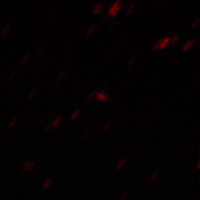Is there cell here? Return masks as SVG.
I'll return each instance as SVG.
<instances>
[{"label":"cell","mask_w":200,"mask_h":200,"mask_svg":"<svg viewBox=\"0 0 200 200\" xmlns=\"http://www.w3.org/2000/svg\"><path fill=\"white\" fill-rule=\"evenodd\" d=\"M120 8H121V1L120 0H116V1H113L112 3H111V6H110L109 10H108V15H109V17H116L117 15H118V12L120 11Z\"/></svg>","instance_id":"cell-1"},{"label":"cell","mask_w":200,"mask_h":200,"mask_svg":"<svg viewBox=\"0 0 200 200\" xmlns=\"http://www.w3.org/2000/svg\"><path fill=\"white\" fill-rule=\"evenodd\" d=\"M169 41H170V36H167L164 38H160L157 40V42H155V45L152 46V50L156 49H164L167 46H169Z\"/></svg>","instance_id":"cell-2"},{"label":"cell","mask_w":200,"mask_h":200,"mask_svg":"<svg viewBox=\"0 0 200 200\" xmlns=\"http://www.w3.org/2000/svg\"><path fill=\"white\" fill-rule=\"evenodd\" d=\"M198 40V37L196 36V37H193L192 39H189L185 45H183V47H182V49H181V52H186V51H188L189 49H191L192 48V46L196 44V41Z\"/></svg>","instance_id":"cell-3"},{"label":"cell","mask_w":200,"mask_h":200,"mask_svg":"<svg viewBox=\"0 0 200 200\" xmlns=\"http://www.w3.org/2000/svg\"><path fill=\"white\" fill-rule=\"evenodd\" d=\"M96 98L99 100V101H109L110 100L109 96H108L105 91H102V90L97 91V93H96Z\"/></svg>","instance_id":"cell-4"},{"label":"cell","mask_w":200,"mask_h":200,"mask_svg":"<svg viewBox=\"0 0 200 200\" xmlns=\"http://www.w3.org/2000/svg\"><path fill=\"white\" fill-rule=\"evenodd\" d=\"M36 166V161L35 160H28L26 161L23 166H22V170L23 171H30V170H32L34 169V167Z\"/></svg>","instance_id":"cell-5"},{"label":"cell","mask_w":200,"mask_h":200,"mask_svg":"<svg viewBox=\"0 0 200 200\" xmlns=\"http://www.w3.org/2000/svg\"><path fill=\"white\" fill-rule=\"evenodd\" d=\"M103 6H105V3H103L102 1H98V2L93 6V8H92V13H93V15H98L100 11L102 10Z\"/></svg>","instance_id":"cell-6"},{"label":"cell","mask_w":200,"mask_h":200,"mask_svg":"<svg viewBox=\"0 0 200 200\" xmlns=\"http://www.w3.org/2000/svg\"><path fill=\"white\" fill-rule=\"evenodd\" d=\"M61 121H62V116H61V115H58V116L54 119V121L51 122V128H58L61 125Z\"/></svg>","instance_id":"cell-7"},{"label":"cell","mask_w":200,"mask_h":200,"mask_svg":"<svg viewBox=\"0 0 200 200\" xmlns=\"http://www.w3.org/2000/svg\"><path fill=\"white\" fill-rule=\"evenodd\" d=\"M180 41V36H179V34H174L172 37H170V41H169V46H176L178 42Z\"/></svg>","instance_id":"cell-8"},{"label":"cell","mask_w":200,"mask_h":200,"mask_svg":"<svg viewBox=\"0 0 200 200\" xmlns=\"http://www.w3.org/2000/svg\"><path fill=\"white\" fill-rule=\"evenodd\" d=\"M97 27H98L97 23H92V25H90L89 27L87 28V30H86V35H87V36H90L91 34L97 29Z\"/></svg>","instance_id":"cell-9"},{"label":"cell","mask_w":200,"mask_h":200,"mask_svg":"<svg viewBox=\"0 0 200 200\" xmlns=\"http://www.w3.org/2000/svg\"><path fill=\"white\" fill-rule=\"evenodd\" d=\"M136 7V2H134V1H130L129 3L127 5V7H126V15H129L132 10H134V8Z\"/></svg>","instance_id":"cell-10"},{"label":"cell","mask_w":200,"mask_h":200,"mask_svg":"<svg viewBox=\"0 0 200 200\" xmlns=\"http://www.w3.org/2000/svg\"><path fill=\"white\" fill-rule=\"evenodd\" d=\"M9 29H10V23H9V22H7V23H6V25L2 27V29L0 30V35H1V36H5V35L8 32V30H9Z\"/></svg>","instance_id":"cell-11"},{"label":"cell","mask_w":200,"mask_h":200,"mask_svg":"<svg viewBox=\"0 0 200 200\" xmlns=\"http://www.w3.org/2000/svg\"><path fill=\"white\" fill-rule=\"evenodd\" d=\"M80 112H81V109H79V108H78V109L74 110L72 113H71L70 118H69V119H70V121H73L74 119H76L77 117H78V116H79V115H80Z\"/></svg>","instance_id":"cell-12"},{"label":"cell","mask_w":200,"mask_h":200,"mask_svg":"<svg viewBox=\"0 0 200 200\" xmlns=\"http://www.w3.org/2000/svg\"><path fill=\"white\" fill-rule=\"evenodd\" d=\"M126 162H127V159H126V158L120 159V160L118 161V164H116V169H118V170H119V169H121V168L125 166V164H126Z\"/></svg>","instance_id":"cell-13"},{"label":"cell","mask_w":200,"mask_h":200,"mask_svg":"<svg viewBox=\"0 0 200 200\" xmlns=\"http://www.w3.org/2000/svg\"><path fill=\"white\" fill-rule=\"evenodd\" d=\"M29 58H30V54H29V52H26L25 55L21 57V59H20V64H25L28 61V60H29Z\"/></svg>","instance_id":"cell-14"},{"label":"cell","mask_w":200,"mask_h":200,"mask_svg":"<svg viewBox=\"0 0 200 200\" xmlns=\"http://www.w3.org/2000/svg\"><path fill=\"white\" fill-rule=\"evenodd\" d=\"M52 180H54V177H49V178H48V179L44 182V185H42V189H47V188H48V187L51 185Z\"/></svg>","instance_id":"cell-15"},{"label":"cell","mask_w":200,"mask_h":200,"mask_svg":"<svg viewBox=\"0 0 200 200\" xmlns=\"http://www.w3.org/2000/svg\"><path fill=\"white\" fill-rule=\"evenodd\" d=\"M159 173H160V171H155V172L152 173L151 176H150V178H149V182H154L157 180V178L159 177Z\"/></svg>","instance_id":"cell-16"},{"label":"cell","mask_w":200,"mask_h":200,"mask_svg":"<svg viewBox=\"0 0 200 200\" xmlns=\"http://www.w3.org/2000/svg\"><path fill=\"white\" fill-rule=\"evenodd\" d=\"M112 123H113V120H112V119H110L109 121H107V123L102 127V131H107V130L112 126Z\"/></svg>","instance_id":"cell-17"},{"label":"cell","mask_w":200,"mask_h":200,"mask_svg":"<svg viewBox=\"0 0 200 200\" xmlns=\"http://www.w3.org/2000/svg\"><path fill=\"white\" fill-rule=\"evenodd\" d=\"M18 120H19V118H18V117H17V116H16V117H13V119H12V120H11V121H10V122H9V125H8V127H9L10 129H11V128L13 127V126H15V125H16V123L18 122Z\"/></svg>","instance_id":"cell-18"},{"label":"cell","mask_w":200,"mask_h":200,"mask_svg":"<svg viewBox=\"0 0 200 200\" xmlns=\"http://www.w3.org/2000/svg\"><path fill=\"white\" fill-rule=\"evenodd\" d=\"M37 89H38L37 87H34L31 90L29 91V93H28V98H32V97L35 96V93L37 92Z\"/></svg>","instance_id":"cell-19"},{"label":"cell","mask_w":200,"mask_h":200,"mask_svg":"<svg viewBox=\"0 0 200 200\" xmlns=\"http://www.w3.org/2000/svg\"><path fill=\"white\" fill-rule=\"evenodd\" d=\"M64 76H66V71H64V70H61V71H60V73L58 74V77H57V79H56V80H57V82H59V81H60V80H61V79L64 78Z\"/></svg>","instance_id":"cell-20"},{"label":"cell","mask_w":200,"mask_h":200,"mask_svg":"<svg viewBox=\"0 0 200 200\" xmlns=\"http://www.w3.org/2000/svg\"><path fill=\"white\" fill-rule=\"evenodd\" d=\"M138 57H139V55H135V56H132L131 57V59L130 60H128V66H130V64H132L135 61H136L137 59H138Z\"/></svg>","instance_id":"cell-21"},{"label":"cell","mask_w":200,"mask_h":200,"mask_svg":"<svg viewBox=\"0 0 200 200\" xmlns=\"http://www.w3.org/2000/svg\"><path fill=\"white\" fill-rule=\"evenodd\" d=\"M45 50H46V47H42L41 49H39V50L37 51V54H36V57H37V58H39V57H41V56H42V54L45 52Z\"/></svg>","instance_id":"cell-22"},{"label":"cell","mask_w":200,"mask_h":200,"mask_svg":"<svg viewBox=\"0 0 200 200\" xmlns=\"http://www.w3.org/2000/svg\"><path fill=\"white\" fill-rule=\"evenodd\" d=\"M96 93H97V90H93L91 91L90 93H89V96H88V98H87V101H90L93 97H96Z\"/></svg>","instance_id":"cell-23"},{"label":"cell","mask_w":200,"mask_h":200,"mask_svg":"<svg viewBox=\"0 0 200 200\" xmlns=\"http://www.w3.org/2000/svg\"><path fill=\"white\" fill-rule=\"evenodd\" d=\"M17 71H18V68H15L13 70H11V72H10L9 77H8V79H9V80H11V79H12V77H13V76H15V74L17 73Z\"/></svg>","instance_id":"cell-24"},{"label":"cell","mask_w":200,"mask_h":200,"mask_svg":"<svg viewBox=\"0 0 200 200\" xmlns=\"http://www.w3.org/2000/svg\"><path fill=\"white\" fill-rule=\"evenodd\" d=\"M200 22V18L199 17H198V18H196V20H195V22H193V23H192V25H191V29H195V28L197 27V26H198V23H199Z\"/></svg>","instance_id":"cell-25"},{"label":"cell","mask_w":200,"mask_h":200,"mask_svg":"<svg viewBox=\"0 0 200 200\" xmlns=\"http://www.w3.org/2000/svg\"><path fill=\"white\" fill-rule=\"evenodd\" d=\"M128 196H129V191H125L122 195H121V197L119 198V200H125L126 198H127Z\"/></svg>","instance_id":"cell-26"},{"label":"cell","mask_w":200,"mask_h":200,"mask_svg":"<svg viewBox=\"0 0 200 200\" xmlns=\"http://www.w3.org/2000/svg\"><path fill=\"white\" fill-rule=\"evenodd\" d=\"M51 129V123H48V125H46L45 129H44V132H48V130H50Z\"/></svg>","instance_id":"cell-27"},{"label":"cell","mask_w":200,"mask_h":200,"mask_svg":"<svg viewBox=\"0 0 200 200\" xmlns=\"http://www.w3.org/2000/svg\"><path fill=\"white\" fill-rule=\"evenodd\" d=\"M88 132H89V130H86L83 134H82V136H81V139H83V138H86L87 137V135H88Z\"/></svg>","instance_id":"cell-28"},{"label":"cell","mask_w":200,"mask_h":200,"mask_svg":"<svg viewBox=\"0 0 200 200\" xmlns=\"http://www.w3.org/2000/svg\"><path fill=\"white\" fill-rule=\"evenodd\" d=\"M108 18H110V17H109V15H108V13H106V15L103 16V18H102V21H106V20H107V19H108Z\"/></svg>","instance_id":"cell-29"},{"label":"cell","mask_w":200,"mask_h":200,"mask_svg":"<svg viewBox=\"0 0 200 200\" xmlns=\"http://www.w3.org/2000/svg\"><path fill=\"white\" fill-rule=\"evenodd\" d=\"M115 25H116V22H112V23H110V25H109V30H111V28L113 27Z\"/></svg>","instance_id":"cell-30"},{"label":"cell","mask_w":200,"mask_h":200,"mask_svg":"<svg viewBox=\"0 0 200 200\" xmlns=\"http://www.w3.org/2000/svg\"><path fill=\"white\" fill-rule=\"evenodd\" d=\"M199 167H200V162L198 161V162H197V164H196V169H199Z\"/></svg>","instance_id":"cell-31"}]
</instances>
